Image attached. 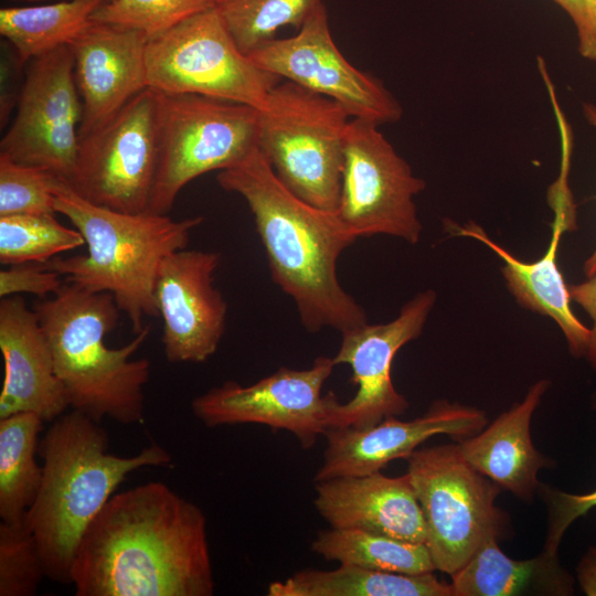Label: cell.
<instances>
[{
    "mask_svg": "<svg viewBox=\"0 0 596 596\" xmlns=\"http://www.w3.org/2000/svg\"><path fill=\"white\" fill-rule=\"evenodd\" d=\"M215 0H107L92 21L121 25L155 38L214 7Z\"/></svg>",
    "mask_w": 596,
    "mask_h": 596,
    "instance_id": "cell-30",
    "label": "cell"
},
{
    "mask_svg": "<svg viewBox=\"0 0 596 596\" xmlns=\"http://www.w3.org/2000/svg\"><path fill=\"white\" fill-rule=\"evenodd\" d=\"M55 211L81 232L87 253L43 265L84 289L111 294L135 334L145 318L159 316L155 286L161 262L185 248L204 220L110 210L86 201L64 180L55 189Z\"/></svg>",
    "mask_w": 596,
    "mask_h": 596,
    "instance_id": "cell-5",
    "label": "cell"
},
{
    "mask_svg": "<svg viewBox=\"0 0 596 596\" xmlns=\"http://www.w3.org/2000/svg\"><path fill=\"white\" fill-rule=\"evenodd\" d=\"M334 366L332 358L318 356L308 369L280 368L252 385L227 381L196 396L191 408L207 427L262 424L288 430L309 449L329 428L337 396L321 391Z\"/></svg>",
    "mask_w": 596,
    "mask_h": 596,
    "instance_id": "cell-13",
    "label": "cell"
},
{
    "mask_svg": "<svg viewBox=\"0 0 596 596\" xmlns=\"http://www.w3.org/2000/svg\"><path fill=\"white\" fill-rule=\"evenodd\" d=\"M81 121L73 52L70 45L61 46L30 61L0 153L70 183L78 156Z\"/></svg>",
    "mask_w": 596,
    "mask_h": 596,
    "instance_id": "cell-12",
    "label": "cell"
},
{
    "mask_svg": "<svg viewBox=\"0 0 596 596\" xmlns=\"http://www.w3.org/2000/svg\"><path fill=\"white\" fill-rule=\"evenodd\" d=\"M406 460L436 570L451 575L486 540L508 536L510 519L496 504L502 489L467 462L457 443L417 448Z\"/></svg>",
    "mask_w": 596,
    "mask_h": 596,
    "instance_id": "cell-7",
    "label": "cell"
},
{
    "mask_svg": "<svg viewBox=\"0 0 596 596\" xmlns=\"http://www.w3.org/2000/svg\"><path fill=\"white\" fill-rule=\"evenodd\" d=\"M160 110L161 93L147 87L102 127L79 138L67 184L96 205L148 212L159 162Z\"/></svg>",
    "mask_w": 596,
    "mask_h": 596,
    "instance_id": "cell-10",
    "label": "cell"
},
{
    "mask_svg": "<svg viewBox=\"0 0 596 596\" xmlns=\"http://www.w3.org/2000/svg\"><path fill=\"white\" fill-rule=\"evenodd\" d=\"M58 177L0 153V216L55 214Z\"/></svg>",
    "mask_w": 596,
    "mask_h": 596,
    "instance_id": "cell-32",
    "label": "cell"
},
{
    "mask_svg": "<svg viewBox=\"0 0 596 596\" xmlns=\"http://www.w3.org/2000/svg\"><path fill=\"white\" fill-rule=\"evenodd\" d=\"M0 351L4 362L0 419L31 413L53 422L65 413L70 403L46 336L35 310L19 295L1 298Z\"/></svg>",
    "mask_w": 596,
    "mask_h": 596,
    "instance_id": "cell-19",
    "label": "cell"
},
{
    "mask_svg": "<svg viewBox=\"0 0 596 596\" xmlns=\"http://www.w3.org/2000/svg\"><path fill=\"white\" fill-rule=\"evenodd\" d=\"M322 0H215L237 46L248 54L275 39L277 30L291 25L299 30Z\"/></svg>",
    "mask_w": 596,
    "mask_h": 596,
    "instance_id": "cell-29",
    "label": "cell"
},
{
    "mask_svg": "<svg viewBox=\"0 0 596 596\" xmlns=\"http://www.w3.org/2000/svg\"><path fill=\"white\" fill-rule=\"evenodd\" d=\"M487 424L482 409L438 400L426 413L412 421L389 416L363 429L329 428L323 435L327 439L323 462L313 481L381 471L395 459H406L435 435L461 439L479 433Z\"/></svg>",
    "mask_w": 596,
    "mask_h": 596,
    "instance_id": "cell-17",
    "label": "cell"
},
{
    "mask_svg": "<svg viewBox=\"0 0 596 596\" xmlns=\"http://www.w3.org/2000/svg\"><path fill=\"white\" fill-rule=\"evenodd\" d=\"M575 24L578 52L587 60L596 61V0H553Z\"/></svg>",
    "mask_w": 596,
    "mask_h": 596,
    "instance_id": "cell-35",
    "label": "cell"
},
{
    "mask_svg": "<svg viewBox=\"0 0 596 596\" xmlns=\"http://www.w3.org/2000/svg\"><path fill=\"white\" fill-rule=\"evenodd\" d=\"M45 567L25 519L0 522V596H33Z\"/></svg>",
    "mask_w": 596,
    "mask_h": 596,
    "instance_id": "cell-31",
    "label": "cell"
},
{
    "mask_svg": "<svg viewBox=\"0 0 596 596\" xmlns=\"http://www.w3.org/2000/svg\"><path fill=\"white\" fill-rule=\"evenodd\" d=\"M43 421L31 413L0 419V518L25 519L39 493L43 467L35 459Z\"/></svg>",
    "mask_w": 596,
    "mask_h": 596,
    "instance_id": "cell-26",
    "label": "cell"
},
{
    "mask_svg": "<svg viewBox=\"0 0 596 596\" xmlns=\"http://www.w3.org/2000/svg\"><path fill=\"white\" fill-rule=\"evenodd\" d=\"M583 113L588 123L596 128V105L590 103L583 104ZM583 270L586 277L596 274V247L588 258L584 262Z\"/></svg>",
    "mask_w": 596,
    "mask_h": 596,
    "instance_id": "cell-38",
    "label": "cell"
},
{
    "mask_svg": "<svg viewBox=\"0 0 596 596\" xmlns=\"http://www.w3.org/2000/svg\"><path fill=\"white\" fill-rule=\"evenodd\" d=\"M221 260L219 252L183 248L161 262L155 298L171 363H201L219 348L227 317L226 300L213 285Z\"/></svg>",
    "mask_w": 596,
    "mask_h": 596,
    "instance_id": "cell-16",
    "label": "cell"
},
{
    "mask_svg": "<svg viewBox=\"0 0 596 596\" xmlns=\"http://www.w3.org/2000/svg\"><path fill=\"white\" fill-rule=\"evenodd\" d=\"M258 109L198 94H162L159 162L148 213L168 214L195 178L258 148Z\"/></svg>",
    "mask_w": 596,
    "mask_h": 596,
    "instance_id": "cell-8",
    "label": "cell"
},
{
    "mask_svg": "<svg viewBox=\"0 0 596 596\" xmlns=\"http://www.w3.org/2000/svg\"><path fill=\"white\" fill-rule=\"evenodd\" d=\"M258 150L278 180L302 201L338 207L347 110L290 81H280L258 109Z\"/></svg>",
    "mask_w": 596,
    "mask_h": 596,
    "instance_id": "cell-6",
    "label": "cell"
},
{
    "mask_svg": "<svg viewBox=\"0 0 596 596\" xmlns=\"http://www.w3.org/2000/svg\"><path fill=\"white\" fill-rule=\"evenodd\" d=\"M590 406L593 409H596V392L592 396Z\"/></svg>",
    "mask_w": 596,
    "mask_h": 596,
    "instance_id": "cell-40",
    "label": "cell"
},
{
    "mask_svg": "<svg viewBox=\"0 0 596 596\" xmlns=\"http://www.w3.org/2000/svg\"><path fill=\"white\" fill-rule=\"evenodd\" d=\"M536 494L541 496L547 509L543 551L558 555L560 543L570 525L596 507V489L584 494H573L540 483Z\"/></svg>",
    "mask_w": 596,
    "mask_h": 596,
    "instance_id": "cell-33",
    "label": "cell"
},
{
    "mask_svg": "<svg viewBox=\"0 0 596 596\" xmlns=\"http://www.w3.org/2000/svg\"><path fill=\"white\" fill-rule=\"evenodd\" d=\"M436 298L433 289L419 291L392 321L366 322L341 333L340 348L332 359L336 365H350L351 382L358 390L347 403L336 397L329 428L363 429L389 416L402 415L408 408L407 400L392 382V363L402 347L422 334Z\"/></svg>",
    "mask_w": 596,
    "mask_h": 596,
    "instance_id": "cell-15",
    "label": "cell"
},
{
    "mask_svg": "<svg viewBox=\"0 0 596 596\" xmlns=\"http://www.w3.org/2000/svg\"><path fill=\"white\" fill-rule=\"evenodd\" d=\"M269 596H453L450 583L433 572L402 574L340 564L331 571L304 570L273 582Z\"/></svg>",
    "mask_w": 596,
    "mask_h": 596,
    "instance_id": "cell-24",
    "label": "cell"
},
{
    "mask_svg": "<svg viewBox=\"0 0 596 596\" xmlns=\"http://www.w3.org/2000/svg\"><path fill=\"white\" fill-rule=\"evenodd\" d=\"M71 579L76 596H211L205 515L160 481L113 494L79 541Z\"/></svg>",
    "mask_w": 596,
    "mask_h": 596,
    "instance_id": "cell-1",
    "label": "cell"
},
{
    "mask_svg": "<svg viewBox=\"0 0 596 596\" xmlns=\"http://www.w3.org/2000/svg\"><path fill=\"white\" fill-rule=\"evenodd\" d=\"M85 245L78 230L58 222L54 214L0 216V263L45 264L58 254Z\"/></svg>",
    "mask_w": 596,
    "mask_h": 596,
    "instance_id": "cell-28",
    "label": "cell"
},
{
    "mask_svg": "<svg viewBox=\"0 0 596 596\" xmlns=\"http://www.w3.org/2000/svg\"><path fill=\"white\" fill-rule=\"evenodd\" d=\"M12 2H25V3H34V2H42L47 0H10Z\"/></svg>",
    "mask_w": 596,
    "mask_h": 596,
    "instance_id": "cell-39",
    "label": "cell"
},
{
    "mask_svg": "<svg viewBox=\"0 0 596 596\" xmlns=\"http://www.w3.org/2000/svg\"><path fill=\"white\" fill-rule=\"evenodd\" d=\"M222 189L241 195L254 217L274 283L295 302L310 332H344L368 322L365 310L341 286L337 262L358 238L334 211L318 209L291 193L258 148L238 164L219 171Z\"/></svg>",
    "mask_w": 596,
    "mask_h": 596,
    "instance_id": "cell-2",
    "label": "cell"
},
{
    "mask_svg": "<svg viewBox=\"0 0 596 596\" xmlns=\"http://www.w3.org/2000/svg\"><path fill=\"white\" fill-rule=\"evenodd\" d=\"M311 550L328 561L376 571L424 574L436 570L426 543L401 541L361 530H322L313 539Z\"/></svg>",
    "mask_w": 596,
    "mask_h": 596,
    "instance_id": "cell-27",
    "label": "cell"
},
{
    "mask_svg": "<svg viewBox=\"0 0 596 596\" xmlns=\"http://www.w3.org/2000/svg\"><path fill=\"white\" fill-rule=\"evenodd\" d=\"M61 275L43 264L23 263L0 270V297L32 294L40 299L53 296L63 285Z\"/></svg>",
    "mask_w": 596,
    "mask_h": 596,
    "instance_id": "cell-34",
    "label": "cell"
},
{
    "mask_svg": "<svg viewBox=\"0 0 596 596\" xmlns=\"http://www.w3.org/2000/svg\"><path fill=\"white\" fill-rule=\"evenodd\" d=\"M43 478L25 522L42 556L46 577L72 584L71 571L87 526L127 476L143 467L170 465V454L152 444L130 457L108 453V435L99 422L77 412L64 413L39 444Z\"/></svg>",
    "mask_w": 596,
    "mask_h": 596,
    "instance_id": "cell-3",
    "label": "cell"
},
{
    "mask_svg": "<svg viewBox=\"0 0 596 596\" xmlns=\"http://www.w3.org/2000/svg\"><path fill=\"white\" fill-rule=\"evenodd\" d=\"M446 227L454 235L475 238L496 253L504 262L501 273L517 302L525 309L550 317L563 332L571 354L575 358L585 356L590 329L572 311L568 286L557 264L561 234L567 227L565 219L557 215L547 249L538 260L529 263L520 260L496 243L473 222L454 226L448 221Z\"/></svg>",
    "mask_w": 596,
    "mask_h": 596,
    "instance_id": "cell-22",
    "label": "cell"
},
{
    "mask_svg": "<svg viewBox=\"0 0 596 596\" xmlns=\"http://www.w3.org/2000/svg\"><path fill=\"white\" fill-rule=\"evenodd\" d=\"M315 490L313 504L330 528L426 543L424 514L407 472L336 477L316 481Z\"/></svg>",
    "mask_w": 596,
    "mask_h": 596,
    "instance_id": "cell-20",
    "label": "cell"
},
{
    "mask_svg": "<svg viewBox=\"0 0 596 596\" xmlns=\"http://www.w3.org/2000/svg\"><path fill=\"white\" fill-rule=\"evenodd\" d=\"M148 87L198 94L262 108L281 78L259 68L212 7L148 40Z\"/></svg>",
    "mask_w": 596,
    "mask_h": 596,
    "instance_id": "cell-9",
    "label": "cell"
},
{
    "mask_svg": "<svg viewBox=\"0 0 596 596\" xmlns=\"http://www.w3.org/2000/svg\"><path fill=\"white\" fill-rule=\"evenodd\" d=\"M107 0H65L0 9V34L15 50L20 65L71 45Z\"/></svg>",
    "mask_w": 596,
    "mask_h": 596,
    "instance_id": "cell-25",
    "label": "cell"
},
{
    "mask_svg": "<svg viewBox=\"0 0 596 596\" xmlns=\"http://www.w3.org/2000/svg\"><path fill=\"white\" fill-rule=\"evenodd\" d=\"M571 300L579 305L593 321L589 341L585 356L593 370L596 371V274L583 283L570 285Z\"/></svg>",
    "mask_w": 596,
    "mask_h": 596,
    "instance_id": "cell-36",
    "label": "cell"
},
{
    "mask_svg": "<svg viewBox=\"0 0 596 596\" xmlns=\"http://www.w3.org/2000/svg\"><path fill=\"white\" fill-rule=\"evenodd\" d=\"M582 590L587 596H596V545L590 546L576 567Z\"/></svg>",
    "mask_w": 596,
    "mask_h": 596,
    "instance_id": "cell-37",
    "label": "cell"
},
{
    "mask_svg": "<svg viewBox=\"0 0 596 596\" xmlns=\"http://www.w3.org/2000/svg\"><path fill=\"white\" fill-rule=\"evenodd\" d=\"M247 55L259 68L333 99L351 118L380 126L402 117L400 103L383 83L353 66L340 52L323 3L296 35L269 40Z\"/></svg>",
    "mask_w": 596,
    "mask_h": 596,
    "instance_id": "cell-14",
    "label": "cell"
},
{
    "mask_svg": "<svg viewBox=\"0 0 596 596\" xmlns=\"http://www.w3.org/2000/svg\"><path fill=\"white\" fill-rule=\"evenodd\" d=\"M33 309L70 407L99 423L105 417L123 425L141 422L150 362L132 355L148 338L150 326L120 348L107 347L105 338L120 317L114 296L70 281L50 298L35 302Z\"/></svg>",
    "mask_w": 596,
    "mask_h": 596,
    "instance_id": "cell-4",
    "label": "cell"
},
{
    "mask_svg": "<svg viewBox=\"0 0 596 596\" xmlns=\"http://www.w3.org/2000/svg\"><path fill=\"white\" fill-rule=\"evenodd\" d=\"M141 31L92 21L70 45L82 103L79 138L98 129L148 87Z\"/></svg>",
    "mask_w": 596,
    "mask_h": 596,
    "instance_id": "cell-18",
    "label": "cell"
},
{
    "mask_svg": "<svg viewBox=\"0 0 596 596\" xmlns=\"http://www.w3.org/2000/svg\"><path fill=\"white\" fill-rule=\"evenodd\" d=\"M551 382L536 381L521 402L501 413L479 433L458 439L462 457L501 489L531 502L538 492L539 472L555 465L532 443L531 419Z\"/></svg>",
    "mask_w": 596,
    "mask_h": 596,
    "instance_id": "cell-21",
    "label": "cell"
},
{
    "mask_svg": "<svg viewBox=\"0 0 596 596\" xmlns=\"http://www.w3.org/2000/svg\"><path fill=\"white\" fill-rule=\"evenodd\" d=\"M451 577L453 596L574 594V577L558 555L542 551L528 560L504 554L496 539L486 540Z\"/></svg>",
    "mask_w": 596,
    "mask_h": 596,
    "instance_id": "cell-23",
    "label": "cell"
},
{
    "mask_svg": "<svg viewBox=\"0 0 596 596\" xmlns=\"http://www.w3.org/2000/svg\"><path fill=\"white\" fill-rule=\"evenodd\" d=\"M377 127L360 118L348 124L336 213L355 238L381 234L416 244L423 226L414 198L425 181Z\"/></svg>",
    "mask_w": 596,
    "mask_h": 596,
    "instance_id": "cell-11",
    "label": "cell"
}]
</instances>
